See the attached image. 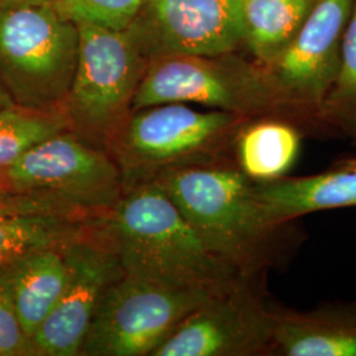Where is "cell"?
Masks as SVG:
<instances>
[{"label":"cell","mask_w":356,"mask_h":356,"mask_svg":"<svg viewBox=\"0 0 356 356\" xmlns=\"http://www.w3.org/2000/svg\"><path fill=\"white\" fill-rule=\"evenodd\" d=\"M152 181L207 250L243 276L289 267L305 242L298 220L275 223L268 218L254 181L234 156L169 169Z\"/></svg>","instance_id":"obj_1"},{"label":"cell","mask_w":356,"mask_h":356,"mask_svg":"<svg viewBox=\"0 0 356 356\" xmlns=\"http://www.w3.org/2000/svg\"><path fill=\"white\" fill-rule=\"evenodd\" d=\"M97 227L129 277L219 292L243 276L207 250L153 181L127 188Z\"/></svg>","instance_id":"obj_2"},{"label":"cell","mask_w":356,"mask_h":356,"mask_svg":"<svg viewBox=\"0 0 356 356\" xmlns=\"http://www.w3.org/2000/svg\"><path fill=\"white\" fill-rule=\"evenodd\" d=\"M124 193L110 152L66 129L0 170V207L97 222Z\"/></svg>","instance_id":"obj_3"},{"label":"cell","mask_w":356,"mask_h":356,"mask_svg":"<svg viewBox=\"0 0 356 356\" xmlns=\"http://www.w3.org/2000/svg\"><path fill=\"white\" fill-rule=\"evenodd\" d=\"M248 120L188 103H161L132 111L108 140L124 191L163 172L234 156L238 129Z\"/></svg>","instance_id":"obj_4"},{"label":"cell","mask_w":356,"mask_h":356,"mask_svg":"<svg viewBox=\"0 0 356 356\" xmlns=\"http://www.w3.org/2000/svg\"><path fill=\"white\" fill-rule=\"evenodd\" d=\"M79 32L57 3H0V82L16 104L63 108Z\"/></svg>","instance_id":"obj_5"},{"label":"cell","mask_w":356,"mask_h":356,"mask_svg":"<svg viewBox=\"0 0 356 356\" xmlns=\"http://www.w3.org/2000/svg\"><path fill=\"white\" fill-rule=\"evenodd\" d=\"M76 74L63 110L70 129L101 147L132 113V103L151 63L134 26L113 29L76 24Z\"/></svg>","instance_id":"obj_6"},{"label":"cell","mask_w":356,"mask_h":356,"mask_svg":"<svg viewBox=\"0 0 356 356\" xmlns=\"http://www.w3.org/2000/svg\"><path fill=\"white\" fill-rule=\"evenodd\" d=\"M172 102L226 111L245 119H288L293 115L277 95L266 67L235 58L231 53L153 58L135 94L132 111Z\"/></svg>","instance_id":"obj_7"},{"label":"cell","mask_w":356,"mask_h":356,"mask_svg":"<svg viewBox=\"0 0 356 356\" xmlns=\"http://www.w3.org/2000/svg\"><path fill=\"white\" fill-rule=\"evenodd\" d=\"M266 273L241 276L195 307L152 356L276 355L277 306Z\"/></svg>","instance_id":"obj_8"},{"label":"cell","mask_w":356,"mask_h":356,"mask_svg":"<svg viewBox=\"0 0 356 356\" xmlns=\"http://www.w3.org/2000/svg\"><path fill=\"white\" fill-rule=\"evenodd\" d=\"M213 293L123 275L103 297L81 356H152Z\"/></svg>","instance_id":"obj_9"},{"label":"cell","mask_w":356,"mask_h":356,"mask_svg":"<svg viewBox=\"0 0 356 356\" xmlns=\"http://www.w3.org/2000/svg\"><path fill=\"white\" fill-rule=\"evenodd\" d=\"M354 0H316L289 45L269 64L268 76L293 115L318 120L339 70L344 28Z\"/></svg>","instance_id":"obj_10"},{"label":"cell","mask_w":356,"mask_h":356,"mask_svg":"<svg viewBox=\"0 0 356 356\" xmlns=\"http://www.w3.org/2000/svg\"><path fill=\"white\" fill-rule=\"evenodd\" d=\"M64 256V289L51 316L31 339L35 355H79L104 294L124 275L97 226L67 244Z\"/></svg>","instance_id":"obj_11"},{"label":"cell","mask_w":356,"mask_h":356,"mask_svg":"<svg viewBox=\"0 0 356 356\" xmlns=\"http://www.w3.org/2000/svg\"><path fill=\"white\" fill-rule=\"evenodd\" d=\"M132 26L151 61L223 56L243 42L242 0H143Z\"/></svg>","instance_id":"obj_12"},{"label":"cell","mask_w":356,"mask_h":356,"mask_svg":"<svg viewBox=\"0 0 356 356\" xmlns=\"http://www.w3.org/2000/svg\"><path fill=\"white\" fill-rule=\"evenodd\" d=\"M268 218L275 223L334 209L356 207V159H346L312 176L254 182Z\"/></svg>","instance_id":"obj_13"},{"label":"cell","mask_w":356,"mask_h":356,"mask_svg":"<svg viewBox=\"0 0 356 356\" xmlns=\"http://www.w3.org/2000/svg\"><path fill=\"white\" fill-rule=\"evenodd\" d=\"M276 355L356 356V300L309 310L277 306Z\"/></svg>","instance_id":"obj_14"},{"label":"cell","mask_w":356,"mask_h":356,"mask_svg":"<svg viewBox=\"0 0 356 356\" xmlns=\"http://www.w3.org/2000/svg\"><path fill=\"white\" fill-rule=\"evenodd\" d=\"M64 248L36 251L3 267L17 317L29 339L51 316L64 289Z\"/></svg>","instance_id":"obj_15"},{"label":"cell","mask_w":356,"mask_h":356,"mask_svg":"<svg viewBox=\"0 0 356 356\" xmlns=\"http://www.w3.org/2000/svg\"><path fill=\"white\" fill-rule=\"evenodd\" d=\"M302 134L297 124L281 116L248 119L236 132L234 160L254 182L284 177L300 154Z\"/></svg>","instance_id":"obj_16"},{"label":"cell","mask_w":356,"mask_h":356,"mask_svg":"<svg viewBox=\"0 0 356 356\" xmlns=\"http://www.w3.org/2000/svg\"><path fill=\"white\" fill-rule=\"evenodd\" d=\"M95 226L97 222L0 207V268L36 251L64 248L88 235Z\"/></svg>","instance_id":"obj_17"},{"label":"cell","mask_w":356,"mask_h":356,"mask_svg":"<svg viewBox=\"0 0 356 356\" xmlns=\"http://www.w3.org/2000/svg\"><path fill=\"white\" fill-rule=\"evenodd\" d=\"M316 0H242L243 42L257 64L272 63L304 24Z\"/></svg>","instance_id":"obj_18"},{"label":"cell","mask_w":356,"mask_h":356,"mask_svg":"<svg viewBox=\"0 0 356 356\" xmlns=\"http://www.w3.org/2000/svg\"><path fill=\"white\" fill-rule=\"evenodd\" d=\"M70 129L63 108H35L13 103L0 110V170L31 148Z\"/></svg>","instance_id":"obj_19"},{"label":"cell","mask_w":356,"mask_h":356,"mask_svg":"<svg viewBox=\"0 0 356 356\" xmlns=\"http://www.w3.org/2000/svg\"><path fill=\"white\" fill-rule=\"evenodd\" d=\"M318 120L350 136L356 129V0L344 28L339 70L319 110Z\"/></svg>","instance_id":"obj_20"},{"label":"cell","mask_w":356,"mask_h":356,"mask_svg":"<svg viewBox=\"0 0 356 356\" xmlns=\"http://www.w3.org/2000/svg\"><path fill=\"white\" fill-rule=\"evenodd\" d=\"M56 3L76 24L126 29L136 20L143 0H56Z\"/></svg>","instance_id":"obj_21"},{"label":"cell","mask_w":356,"mask_h":356,"mask_svg":"<svg viewBox=\"0 0 356 356\" xmlns=\"http://www.w3.org/2000/svg\"><path fill=\"white\" fill-rule=\"evenodd\" d=\"M35 355L33 344L23 329L13 305L4 268H0V356Z\"/></svg>","instance_id":"obj_22"},{"label":"cell","mask_w":356,"mask_h":356,"mask_svg":"<svg viewBox=\"0 0 356 356\" xmlns=\"http://www.w3.org/2000/svg\"><path fill=\"white\" fill-rule=\"evenodd\" d=\"M13 98L10 97V94H8V91L6 90V88L3 86V83L0 82V110L1 108H4V107H8V106H11L13 104Z\"/></svg>","instance_id":"obj_23"},{"label":"cell","mask_w":356,"mask_h":356,"mask_svg":"<svg viewBox=\"0 0 356 356\" xmlns=\"http://www.w3.org/2000/svg\"><path fill=\"white\" fill-rule=\"evenodd\" d=\"M0 3H56V0H0Z\"/></svg>","instance_id":"obj_24"},{"label":"cell","mask_w":356,"mask_h":356,"mask_svg":"<svg viewBox=\"0 0 356 356\" xmlns=\"http://www.w3.org/2000/svg\"><path fill=\"white\" fill-rule=\"evenodd\" d=\"M351 138H353V140H354V143H355L356 145V129L354 131V132H353V134H351Z\"/></svg>","instance_id":"obj_25"}]
</instances>
